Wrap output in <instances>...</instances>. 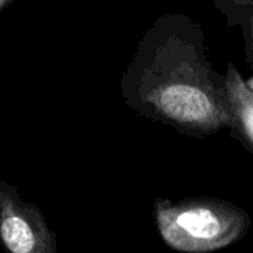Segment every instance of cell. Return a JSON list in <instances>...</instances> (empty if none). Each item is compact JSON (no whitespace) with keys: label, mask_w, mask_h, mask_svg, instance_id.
I'll return each instance as SVG.
<instances>
[{"label":"cell","mask_w":253,"mask_h":253,"mask_svg":"<svg viewBox=\"0 0 253 253\" xmlns=\"http://www.w3.org/2000/svg\"><path fill=\"white\" fill-rule=\"evenodd\" d=\"M120 92L136 114L205 139L230 126L225 76L215 71L202 24L163 13L141 36Z\"/></svg>","instance_id":"6da1fadb"},{"label":"cell","mask_w":253,"mask_h":253,"mask_svg":"<svg viewBox=\"0 0 253 253\" xmlns=\"http://www.w3.org/2000/svg\"><path fill=\"white\" fill-rule=\"evenodd\" d=\"M153 219L163 243L181 253L227 249L240 243L252 225V216L242 206L212 196L156 197Z\"/></svg>","instance_id":"7a4b0ae2"},{"label":"cell","mask_w":253,"mask_h":253,"mask_svg":"<svg viewBox=\"0 0 253 253\" xmlns=\"http://www.w3.org/2000/svg\"><path fill=\"white\" fill-rule=\"evenodd\" d=\"M0 245L10 253H56L58 236L34 203L0 179Z\"/></svg>","instance_id":"3957f363"},{"label":"cell","mask_w":253,"mask_h":253,"mask_svg":"<svg viewBox=\"0 0 253 253\" xmlns=\"http://www.w3.org/2000/svg\"><path fill=\"white\" fill-rule=\"evenodd\" d=\"M224 76L231 117L230 133L253 154V93L234 62H227Z\"/></svg>","instance_id":"277c9868"},{"label":"cell","mask_w":253,"mask_h":253,"mask_svg":"<svg viewBox=\"0 0 253 253\" xmlns=\"http://www.w3.org/2000/svg\"><path fill=\"white\" fill-rule=\"evenodd\" d=\"M253 0H213L215 9L225 18L227 27H242L252 9Z\"/></svg>","instance_id":"5b68a950"},{"label":"cell","mask_w":253,"mask_h":253,"mask_svg":"<svg viewBox=\"0 0 253 253\" xmlns=\"http://www.w3.org/2000/svg\"><path fill=\"white\" fill-rule=\"evenodd\" d=\"M242 34H243V50H245V62L249 68H253V4L248 19L243 22Z\"/></svg>","instance_id":"8992f818"},{"label":"cell","mask_w":253,"mask_h":253,"mask_svg":"<svg viewBox=\"0 0 253 253\" xmlns=\"http://www.w3.org/2000/svg\"><path fill=\"white\" fill-rule=\"evenodd\" d=\"M12 1H13V0H0V12H1L6 6H9Z\"/></svg>","instance_id":"52a82bcc"},{"label":"cell","mask_w":253,"mask_h":253,"mask_svg":"<svg viewBox=\"0 0 253 253\" xmlns=\"http://www.w3.org/2000/svg\"><path fill=\"white\" fill-rule=\"evenodd\" d=\"M246 86L249 87V90L253 93V76L251 77V79H248V80H246Z\"/></svg>","instance_id":"ba28073f"}]
</instances>
